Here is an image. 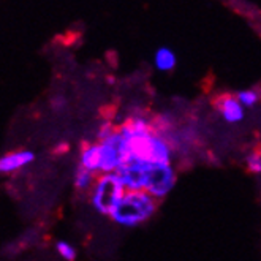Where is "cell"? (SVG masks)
Listing matches in <instances>:
<instances>
[{
	"label": "cell",
	"mask_w": 261,
	"mask_h": 261,
	"mask_svg": "<svg viewBox=\"0 0 261 261\" xmlns=\"http://www.w3.org/2000/svg\"><path fill=\"white\" fill-rule=\"evenodd\" d=\"M159 199L149 195L146 190L127 192L117 209L113 214V220L124 226H136L147 222L157 211Z\"/></svg>",
	"instance_id": "cell-1"
},
{
	"label": "cell",
	"mask_w": 261,
	"mask_h": 261,
	"mask_svg": "<svg viewBox=\"0 0 261 261\" xmlns=\"http://www.w3.org/2000/svg\"><path fill=\"white\" fill-rule=\"evenodd\" d=\"M125 187L116 173L100 174L94 189L90 192V199L94 207L105 216H113L117 206L125 196Z\"/></svg>",
	"instance_id": "cell-2"
},
{
	"label": "cell",
	"mask_w": 261,
	"mask_h": 261,
	"mask_svg": "<svg viewBox=\"0 0 261 261\" xmlns=\"http://www.w3.org/2000/svg\"><path fill=\"white\" fill-rule=\"evenodd\" d=\"M176 184V173L170 163H149L144 190L153 198H163L170 193Z\"/></svg>",
	"instance_id": "cell-3"
},
{
	"label": "cell",
	"mask_w": 261,
	"mask_h": 261,
	"mask_svg": "<svg viewBox=\"0 0 261 261\" xmlns=\"http://www.w3.org/2000/svg\"><path fill=\"white\" fill-rule=\"evenodd\" d=\"M147 168H149V163L133 160L122 166L116 174L119 176L122 184H124L127 192H141L146 187Z\"/></svg>",
	"instance_id": "cell-4"
},
{
	"label": "cell",
	"mask_w": 261,
	"mask_h": 261,
	"mask_svg": "<svg viewBox=\"0 0 261 261\" xmlns=\"http://www.w3.org/2000/svg\"><path fill=\"white\" fill-rule=\"evenodd\" d=\"M212 103H214V106H216V110L220 111V114L225 117L226 122H229V124H234V122L242 120V117H244L242 105L239 103L236 95L220 94L214 98Z\"/></svg>",
	"instance_id": "cell-5"
},
{
	"label": "cell",
	"mask_w": 261,
	"mask_h": 261,
	"mask_svg": "<svg viewBox=\"0 0 261 261\" xmlns=\"http://www.w3.org/2000/svg\"><path fill=\"white\" fill-rule=\"evenodd\" d=\"M81 166L95 173L101 171V144L100 143H84L81 147Z\"/></svg>",
	"instance_id": "cell-6"
},
{
	"label": "cell",
	"mask_w": 261,
	"mask_h": 261,
	"mask_svg": "<svg viewBox=\"0 0 261 261\" xmlns=\"http://www.w3.org/2000/svg\"><path fill=\"white\" fill-rule=\"evenodd\" d=\"M34 152L30 150H18V152H10L0 160V171L2 173H11L16 171L19 168L29 165L34 160Z\"/></svg>",
	"instance_id": "cell-7"
},
{
	"label": "cell",
	"mask_w": 261,
	"mask_h": 261,
	"mask_svg": "<svg viewBox=\"0 0 261 261\" xmlns=\"http://www.w3.org/2000/svg\"><path fill=\"white\" fill-rule=\"evenodd\" d=\"M97 177L98 176H95V173L86 170L84 166L80 165V168L76 170V174H74V187L80 192H87L89 189H94Z\"/></svg>",
	"instance_id": "cell-8"
},
{
	"label": "cell",
	"mask_w": 261,
	"mask_h": 261,
	"mask_svg": "<svg viewBox=\"0 0 261 261\" xmlns=\"http://www.w3.org/2000/svg\"><path fill=\"white\" fill-rule=\"evenodd\" d=\"M155 67L160 71H171L176 67V54L170 48H160L155 53Z\"/></svg>",
	"instance_id": "cell-9"
},
{
	"label": "cell",
	"mask_w": 261,
	"mask_h": 261,
	"mask_svg": "<svg viewBox=\"0 0 261 261\" xmlns=\"http://www.w3.org/2000/svg\"><path fill=\"white\" fill-rule=\"evenodd\" d=\"M236 97H238L241 105H244V106H253L261 98V94L256 89H250V90H241V92H238Z\"/></svg>",
	"instance_id": "cell-10"
},
{
	"label": "cell",
	"mask_w": 261,
	"mask_h": 261,
	"mask_svg": "<svg viewBox=\"0 0 261 261\" xmlns=\"http://www.w3.org/2000/svg\"><path fill=\"white\" fill-rule=\"evenodd\" d=\"M247 168L250 173H261V149L253 150L250 155L247 157Z\"/></svg>",
	"instance_id": "cell-11"
},
{
	"label": "cell",
	"mask_w": 261,
	"mask_h": 261,
	"mask_svg": "<svg viewBox=\"0 0 261 261\" xmlns=\"http://www.w3.org/2000/svg\"><path fill=\"white\" fill-rule=\"evenodd\" d=\"M56 249H57V252H59L60 255H62L67 261H74L76 252H74V249L71 247L70 244L64 242V241H59L57 245H56Z\"/></svg>",
	"instance_id": "cell-12"
}]
</instances>
